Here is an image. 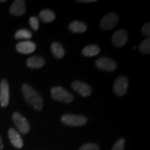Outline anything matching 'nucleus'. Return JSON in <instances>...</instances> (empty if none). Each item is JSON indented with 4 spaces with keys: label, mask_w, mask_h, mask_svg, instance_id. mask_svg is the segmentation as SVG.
Wrapping results in <instances>:
<instances>
[{
    "label": "nucleus",
    "mask_w": 150,
    "mask_h": 150,
    "mask_svg": "<svg viewBox=\"0 0 150 150\" xmlns=\"http://www.w3.org/2000/svg\"><path fill=\"white\" fill-rule=\"evenodd\" d=\"M22 90L24 99L27 103L32 106L35 110H42L43 107V100L40 94L27 83L22 85Z\"/></svg>",
    "instance_id": "nucleus-1"
},
{
    "label": "nucleus",
    "mask_w": 150,
    "mask_h": 150,
    "mask_svg": "<svg viewBox=\"0 0 150 150\" xmlns=\"http://www.w3.org/2000/svg\"><path fill=\"white\" fill-rule=\"evenodd\" d=\"M51 95L52 98L55 100L66 104L71 103L74 100V97L72 94L60 86L52 88L51 89Z\"/></svg>",
    "instance_id": "nucleus-2"
},
{
    "label": "nucleus",
    "mask_w": 150,
    "mask_h": 150,
    "mask_svg": "<svg viewBox=\"0 0 150 150\" xmlns=\"http://www.w3.org/2000/svg\"><path fill=\"white\" fill-rule=\"evenodd\" d=\"M62 122L72 127H79L84 125L88 122L87 117L83 115L65 114L61 117Z\"/></svg>",
    "instance_id": "nucleus-3"
},
{
    "label": "nucleus",
    "mask_w": 150,
    "mask_h": 150,
    "mask_svg": "<svg viewBox=\"0 0 150 150\" xmlns=\"http://www.w3.org/2000/svg\"><path fill=\"white\" fill-rule=\"evenodd\" d=\"M119 21V17L115 13H110L106 14L102 19L100 22V27L103 30L108 31L112 29L117 25Z\"/></svg>",
    "instance_id": "nucleus-4"
},
{
    "label": "nucleus",
    "mask_w": 150,
    "mask_h": 150,
    "mask_svg": "<svg viewBox=\"0 0 150 150\" xmlns=\"http://www.w3.org/2000/svg\"><path fill=\"white\" fill-rule=\"evenodd\" d=\"M12 117L20 132L22 134H27L30 130L29 123L28 122L27 119L18 112H15L13 114Z\"/></svg>",
    "instance_id": "nucleus-5"
},
{
    "label": "nucleus",
    "mask_w": 150,
    "mask_h": 150,
    "mask_svg": "<svg viewBox=\"0 0 150 150\" xmlns=\"http://www.w3.org/2000/svg\"><path fill=\"white\" fill-rule=\"evenodd\" d=\"M128 79L125 76H120L113 84V91L118 96L125 95L128 88Z\"/></svg>",
    "instance_id": "nucleus-6"
},
{
    "label": "nucleus",
    "mask_w": 150,
    "mask_h": 150,
    "mask_svg": "<svg viewBox=\"0 0 150 150\" xmlns=\"http://www.w3.org/2000/svg\"><path fill=\"white\" fill-rule=\"evenodd\" d=\"M95 65L97 68L107 72L114 71L117 67L116 63L113 60L108 58H99L95 62Z\"/></svg>",
    "instance_id": "nucleus-7"
},
{
    "label": "nucleus",
    "mask_w": 150,
    "mask_h": 150,
    "mask_svg": "<svg viewBox=\"0 0 150 150\" xmlns=\"http://www.w3.org/2000/svg\"><path fill=\"white\" fill-rule=\"evenodd\" d=\"M72 89L83 97H88L92 94V88L87 83L81 81H74L71 84Z\"/></svg>",
    "instance_id": "nucleus-8"
},
{
    "label": "nucleus",
    "mask_w": 150,
    "mask_h": 150,
    "mask_svg": "<svg viewBox=\"0 0 150 150\" xmlns=\"http://www.w3.org/2000/svg\"><path fill=\"white\" fill-rule=\"evenodd\" d=\"M9 103V86L7 81L2 79L0 84V106L5 108Z\"/></svg>",
    "instance_id": "nucleus-9"
},
{
    "label": "nucleus",
    "mask_w": 150,
    "mask_h": 150,
    "mask_svg": "<svg viewBox=\"0 0 150 150\" xmlns=\"http://www.w3.org/2000/svg\"><path fill=\"white\" fill-rule=\"evenodd\" d=\"M127 40H128V34L126 30L125 29L118 30L112 35V44L117 47H122L125 45Z\"/></svg>",
    "instance_id": "nucleus-10"
},
{
    "label": "nucleus",
    "mask_w": 150,
    "mask_h": 150,
    "mask_svg": "<svg viewBox=\"0 0 150 150\" xmlns=\"http://www.w3.org/2000/svg\"><path fill=\"white\" fill-rule=\"evenodd\" d=\"M36 49V45L32 41H23L16 45L17 51L23 54H29L33 52Z\"/></svg>",
    "instance_id": "nucleus-11"
},
{
    "label": "nucleus",
    "mask_w": 150,
    "mask_h": 150,
    "mask_svg": "<svg viewBox=\"0 0 150 150\" xmlns=\"http://www.w3.org/2000/svg\"><path fill=\"white\" fill-rule=\"evenodd\" d=\"M26 11L25 1L22 0H16L11 6L9 12L11 15L16 16H21Z\"/></svg>",
    "instance_id": "nucleus-12"
},
{
    "label": "nucleus",
    "mask_w": 150,
    "mask_h": 150,
    "mask_svg": "<svg viewBox=\"0 0 150 150\" xmlns=\"http://www.w3.org/2000/svg\"><path fill=\"white\" fill-rule=\"evenodd\" d=\"M8 135L11 142L15 147L18 148V149H21L23 147V140L16 130L12 128L10 129L8 131Z\"/></svg>",
    "instance_id": "nucleus-13"
},
{
    "label": "nucleus",
    "mask_w": 150,
    "mask_h": 150,
    "mask_svg": "<svg viewBox=\"0 0 150 150\" xmlns=\"http://www.w3.org/2000/svg\"><path fill=\"white\" fill-rule=\"evenodd\" d=\"M45 63V61L43 59L42 57L40 56H31L28 59L27 61V66L33 69H38L44 66Z\"/></svg>",
    "instance_id": "nucleus-14"
},
{
    "label": "nucleus",
    "mask_w": 150,
    "mask_h": 150,
    "mask_svg": "<svg viewBox=\"0 0 150 150\" xmlns=\"http://www.w3.org/2000/svg\"><path fill=\"white\" fill-rule=\"evenodd\" d=\"M69 29L73 33H83L87 29V25L83 22L74 21L69 24Z\"/></svg>",
    "instance_id": "nucleus-15"
},
{
    "label": "nucleus",
    "mask_w": 150,
    "mask_h": 150,
    "mask_svg": "<svg viewBox=\"0 0 150 150\" xmlns=\"http://www.w3.org/2000/svg\"><path fill=\"white\" fill-rule=\"evenodd\" d=\"M39 18L42 22L49 23L54 21V19L56 18V14L50 9H44L39 13Z\"/></svg>",
    "instance_id": "nucleus-16"
},
{
    "label": "nucleus",
    "mask_w": 150,
    "mask_h": 150,
    "mask_svg": "<svg viewBox=\"0 0 150 150\" xmlns=\"http://www.w3.org/2000/svg\"><path fill=\"white\" fill-rule=\"evenodd\" d=\"M51 51L56 59H62L65 55V50L59 42H53L51 45Z\"/></svg>",
    "instance_id": "nucleus-17"
},
{
    "label": "nucleus",
    "mask_w": 150,
    "mask_h": 150,
    "mask_svg": "<svg viewBox=\"0 0 150 150\" xmlns=\"http://www.w3.org/2000/svg\"><path fill=\"white\" fill-rule=\"evenodd\" d=\"M100 52V49L97 45H91L86 46L82 50L81 53L84 56L87 57H92L98 54Z\"/></svg>",
    "instance_id": "nucleus-18"
},
{
    "label": "nucleus",
    "mask_w": 150,
    "mask_h": 150,
    "mask_svg": "<svg viewBox=\"0 0 150 150\" xmlns=\"http://www.w3.org/2000/svg\"><path fill=\"white\" fill-rule=\"evenodd\" d=\"M32 37V33L28 29H20L15 34L16 39H30Z\"/></svg>",
    "instance_id": "nucleus-19"
},
{
    "label": "nucleus",
    "mask_w": 150,
    "mask_h": 150,
    "mask_svg": "<svg viewBox=\"0 0 150 150\" xmlns=\"http://www.w3.org/2000/svg\"><path fill=\"white\" fill-rule=\"evenodd\" d=\"M140 52L142 54H147L150 52V39L148 38L145 39L140 43L139 46Z\"/></svg>",
    "instance_id": "nucleus-20"
},
{
    "label": "nucleus",
    "mask_w": 150,
    "mask_h": 150,
    "mask_svg": "<svg viewBox=\"0 0 150 150\" xmlns=\"http://www.w3.org/2000/svg\"><path fill=\"white\" fill-rule=\"evenodd\" d=\"M29 24L31 29L34 31H38L39 29V20L36 17H31L29 18Z\"/></svg>",
    "instance_id": "nucleus-21"
},
{
    "label": "nucleus",
    "mask_w": 150,
    "mask_h": 150,
    "mask_svg": "<svg viewBox=\"0 0 150 150\" xmlns=\"http://www.w3.org/2000/svg\"><path fill=\"white\" fill-rule=\"evenodd\" d=\"M99 147L95 143H87L81 146L79 150H99Z\"/></svg>",
    "instance_id": "nucleus-22"
},
{
    "label": "nucleus",
    "mask_w": 150,
    "mask_h": 150,
    "mask_svg": "<svg viewBox=\"0 0 150 150\" xmlns=\"http://www.w3.org/2000/svg\"><path fill=\"white\" fill-rule=\"evenodd\" d=\"M125 140L124 138H120V139L117 140V142H115L113 147H112V150H124V148H125Z\"/></svg>",
    "instance_id": "nucleus-23"
},
{
    "label": "nucleus",
    "mask_w": 150,
    "mask_h": 150,
    "mask_svg": "<svg viewBox=\"0 0 150 150\" xmlns=\"http://www.w3.org/2000/svg\"><path fill=\"white\" fill-rule=\"evenodd\" d=\"M142 33L145 36H149L150 34V24L146 23L142 28Z\"/></svg>",
    "instance_id": "nucleus-24"
},
{
    "label": "nucleus",
    "mask_w": 150,
    "mask_h": 150,
    "mask_svg": "<svg viewBox=\"0 0 150 150\" xmlns=\"http://www.w3.org/2000/svg\"><path fill=\"white\" fill-rule=\"evenodd\" d=\"M77 1L80 3H93L95 2L96 0H79Z\"/></svg>",
    "instance_id": "nucleus-25"
},
{
    "label": "nucleus",
    "mask_w": 150,
    "mask_h": 150,
    "mask_svg": "<svg viewBox=\"0 0 150 150\" xmlns=\"http://www.w3.org/2000/svg\"><path fill=\"white\" fill-rule=\"evenodd\" d=\"M3 147H4V145H3L2 139H1V136H0V150H3Z\"/></svg>",
    "instance_id": "nucleus-26"
},
{
    "label": "nucleus",
    "mask_w": 150,
    "mask_h": 150,
    "mask_svg": "<svg viewBox=\"0 0 150 150\" xmlns=\"http://www.w3.org/2000/svg\"><path fill=\"white\" fill-rule=\"evenodd\" d=\"M6 0H3V1H0V2H1V3H4V2H6Z\"/></svg>",
    "instance_id": "nucleus-27"
}]
</instances>
